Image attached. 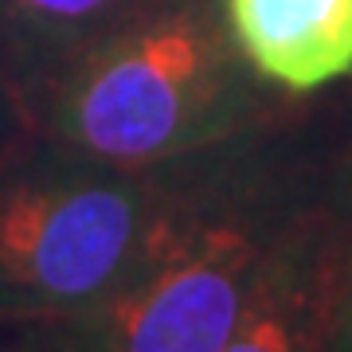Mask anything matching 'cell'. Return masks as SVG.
I'll return each mask as SVG.
<instances>
[{
  "mask_svg": "<svg viewBox=\"0 0 352 352\" xmlns=\"http://www.w3.org/2000/svg\"><path fill=\"white\" fill-rule=\"evenodd\" d=\"M349 153L286 106L157 164V208L133 270L78 314L90 352H223L270 243Z\"/></svg>",
  "mask_w": 352,
  "mask_h": 352,
  "instance_id": "cell-1",
  "label": "cell"
},
{
  "mask_svg": "<svg viewBox=\"0 0 352 352\" xmlns=\"http://www.w3.org/2000/svg\"><path fill=\"white\" fill-rule=\"evenodd\" d=\"M243 59L289 98L352 75V0H219Z\"/></svg>",
  "mask_w": 352,
  "mask_h": 352,
  "instance_id": "cell-5",
  "label": "cell"
},
{
  "mask_svg": "<svg viewBox=\"0 0 352 352\" xmlns=\"http://www.w3.org/2000/svg\"><path fill=\"white\" fill-rule=\"evenodd\" d=\"M184 0H0V75L24 110L63 67Z\"/></svg>",
  "mask_w": 352,
  "mask_h": 352,
  "instance_id": "cell-6",
  "label": "cell"
},
{
  "mask_svg": "<svg viewBox=\"0 0 352 352\" xmlns=\"http://www.w3.org/2000/svg\"><path fill=\"white\" fill-rule=\"evenodd\" d=\"M329 352H352V161L344 168V243H340V278Z\"/></svg>",
  "mask_w": 352,
  "mask_h": 352,
  "instance_id": "cell-8",
  "label": "cell"
},
{
  "mask_svg": "<svg viewBox=\"0 0 352 352\" xmlns=\"http://www.w3.org/2000/svg\"><path fill=\"white\" fill-rule=\"evenodd\" d=\"M344 157L270 243L223 352H329L344 243Z\"/></svg>",
  "mask_w": 352,
  "mask_h": 352,
  "instance_id": "cell-4",
  "label": "cell"
},
{
  "mask_svg": "<svg viewBox=\"0 0 352 352\" xmlns=\"http://www.w3.org/2000/svg\"><path fill=\"white\" fill-rule=\"evenodd\" d=\"M157 168H118L28 133L0 161V317H78L126 282Z\"/></svg>",
  "mask_w": 352,
  "mask_h": 352,
  "instance_id": "cell-3",
  "label": "cell"
},
{
  "mask_svg": "<svg viewBox=\"0 0 352 352\" xmlns=\"http://www.w3.org/2000/svg\"><path fill=\"white\" fill-rule=\"evenodd\" d=\"M0 352H90L78 317H0Z\"/></svg>",
  "mask_w": 352,
  "mask_h": 352,
  "instance_id": "cell-7",
  "label": "cell"
},
{
  "mask_svg": "<svg viewBox=\"0 0 352 352\" xmlns=\"http://www.w3.org/2000/svg\"><path fill=\"white\" fill-rule=\"evenodd\" d=\"M32 133V118H28L20 94L12 90V82L0 75V161Z\"/></svg>",
  "mask_w": 352,
  "mask_h": 352,
  "instance_id": "cell-9",
  "label": "cell"
},
{
  "mask_svg": "<svg viewBox=\"0 0 352 352\" xmlns=\"http://www.w3.org/2000/svg\"><path fill=\"white\" fill-rule=\"evenodd\" d=\"M289 94L258 78L219 0H184L63 67L28 106L32 129L118 164L157 168L258 126Z\"/></svg>",
  "mask_w": 352,
  "mask_h": 352,
  "instance_id": "cell-2",
  "label": "cell"
}]
</instances>
